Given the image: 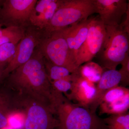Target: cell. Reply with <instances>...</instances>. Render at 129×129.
I'll list each match as a JSON object with an SVG mask.
<instances>
[{
  "mask_svg": "<svg viewBox=\"0 0 129 129\" xmlns=\"http://www.w3.org/2000/svg\"><path fill=\"white\" fill-rule=\"evenodd\" d=\"M8 77L7 88L10 91L6 94L8 96L32 98L46 104L56 113L58 107L65 100L62 93L52 88L39 49L35 51L28 61Z\"/></svg>",
  "mask_w": 129,
  "mask_h": 129,
  "instance_id": "6da1fadb",
  "label": "cell"
},
{
  "mask_svg": "<svg viewBox=\"0 0 129 129\" xmlns=\"http://www.w3.org/2000/svg\"><path fill=\"white\" fill-rule=\"evenodd\" d=\"M106 26V38L96 56L103 68L116 70L129 54V34L120 24Z\"/></svg>",
  "mask_w": 129,
  "mask_h": 129,
  "instance_id": "7a4b0ae2",
  "label": "cell"
},
{
  "mask_svg": "<svg viewBox=\"0 0 129 129\" xmlns=\"http://www.w3.org/2000/svg\"><path fill=\"white\" fill-rule=\"evenodd\" d=\"M11 103L14 109L25 114L24 129H55L59 127L58 120L53 117L56 113L46 104L22 96L13 98Z\"/></svg>",
  "mask_w": 129,
  "mask_h": 129,
  "instance_id": "3957f363",
  "label": "cell"
},
{
  "mask_svg": "<svg viewBox=\"0 0 129 129\" xmlns=\"http://www.w3.org/2000/svg\"><path fill=\"white\" fill-rule=\"evenodd\" d=\"M95 13L94 0H60L59 6L45 31L61 30L87 19Z\"/></svg>",
  "mask_w": 129,
  "mask_h": 129,
  "instance_id": "277c9868",
  "label": "cell"
},
{
  "mask_svg": "<svg viewBox=\"0 0 129 129\" xmlns=\"http://www.w3.org/2000/svg\"><path fill=\"white\" fill-rule=\"evenodd\" d=\"M56 114L58 129H99L106 126L96 112L70 103L68 99L58 107Z\"/></svg>",
  "mask_w": 129,
  "mask_h": 129,
  "instance_id": "5b68a950",
  "label": "cell"
},
{
  "mask_svg": "<svg viewBox=\"0 0 129 129\" xmlns=\"http://www.w3.org/2000/svg\"><path fill=\"white\" fill-rule=\"evenodd\" d=\"M39 46L44 58L53 64L66 68L72 74L78 73L79 68L72 56L62 29L45 32Z\"/></svg>",
  "mask_w": 129,
  "mask_h": 129,
  "instance_id": "8992f818",
  "label": "cell"
},
{
  "mask_svg": "<svg viewBox=\"0 0 129 129\" xmlns=\"http://www.w3.org/2000/svg\"><path fill=\"white\" fill-rule=\"evenodd\" d=\"M106 34V26L99 16L90 18L89 29L85 41L79 50L76 60L78 68L91 61L99 53Z\"/></svg>",
  "mask_w": 129,
  "mask_h": 129,
  "instance_id": "52a82bcc",
  "label": "cell"
},
{
  "mask_svg": "<svg viewBox=\"0 0 129 129\" xmlns=\"http://www.w3.org/2000/svg\"><path fill=\"white\" fill-rule=\"evenodd\" d=\"M37 0H6L2 1L0 16L5 22L12 26L20 27L27 21Z\"/></svg>",
  "mask_w": 129,
  "mask_h": 129,
  "instance_id": "ba28073f",
  "label": "cell"
},
{
  "mask_svg": "<svg viewBox=\"0 0 129 129\" xmlns=\"http://www.w3.org/2000/svg\"><path fill=\"white\" fill-rule=\"evenodd\" d=\"M42 39L40 34L37 31L30 30L25 33L24 37L17 45L14 57L4 70V79L30 59Z\"/></svg>",
  "mask_w": 129,
  "mask_h": 129,
  "instance_id": "9c48e42d",
  "label": "cell"
},
{
  "mask_svg": "<svg viewBox=\"0 0 129 129\" xmlns=\"http://www.w3.org/2000/svg\"><path fill=\"white\" fill-rule=\"evenodd\" d=\"M96 13L106 25H119L129 7L127 0H94Z\"/></svg>",
  "mask_w": 129,
  "mask_h": 129,
  "instance_id": "30bf717a",
  "label": "cell"
},
{
  "mask_svg": "<svg viewBox=\"0 0 129 129\" xmlns=\"http://www.w3.org/2000/svg\"><path fill=\"white\" fill-rule=\"evenodd\" d=\"M70 94H66L68 100L76 102L79 106L89 109L96 96V86L94 83L75 73L72 81Z\"/></svg>",
  "mask_w": 129,
  "mask_h": 129,
  "instance_id": "8fae6325",
  "label": "cell"
},
{
  "mask_svg": "<svg viewBox=\"0 0 129 129\" xmlns=\"http://www.w3.org/2000/svg\"><path fill=\"white\" fill-rule=\"evenodd\" d=\"M122 76L116 70H107L103 72L96 86V93L94 103L89 109L96 112L103 94L108 90L117 86L121 82Z\"/></svg>",
  "mask_w": 129,
  "mask_h": 129,
  "instance_id": "7c38bea8",
  "label": "cell"
},
{
  "mask_svg": "<svg viewBox=\"0 0 129 129\" xmlns=\"http://www.w3.org/2000/svg\"><path fill=\"white\" fill-rule=\"evenodd\" d=\"M90 21V18L73 25V41L74 48L73 56L75 62L79 50L87 37Z\"/></svg>",
  "mask_w": 129,
  "mask_h": 129,
  "instance_id": "4fadbf2b",
  "label": "cell"
},
{
  "mask_svg": "<svg viewBox=\"0 0 129 129\" xmlns=\"http://www.w3.org/2000/svg\"><path fill=\"white\" fill-rule=\"evenodd\" d=\"M99 106L101 114L113 115L125 113L129 108V94L110 103H102Z\"/></svg>",
  "mask_w": 129,
  "mask_h": 129,
  "instance_id": "5bb4252c",
  "label": "cell"
},
{
  "mask_svg": "<svg viewBox=\"0 0 129 129\" xmlns=\"http://www.w3.org/2000/svg\"><path fill=\"white\" fill-rule=\"evenodd\" d=\"M44 60L47 73L50 81L63 79L72 81L74 79L75 74L71 73L67 69L53 64L44 57Z\"/></svg>",
  "mask_w": 129,
  "mask_h": 129,
  "instance_id": "9a60e30c",
  "label": "cell"
},
{
  "mask_svg": "<svg viewBox=\"0 0 129 129\" xmlns=\"http://www.w3.org/2000/svg\"><path fill=\"white\" fill-rule=\"evenodd\" d=\"M103 72L101 65L91 61L80 66L78 69L80 76L94 84L98 83Z\"/></svg>",
  "mask_w": 129,
  "mask_h": 129,
  "instance_id": "2e32d148",
  "label": "cell"
},
{
  "mask_svg": "<svg viewBox=\"0 0 129 129\" xmlns=\"http://www.w3.org/2000/svg\"><path fill=\"white\" fill-rule=\"evenodd\" d=\"M22 28L16 26H9L0 28V45L11 43L18 44L25 35Z\"/></svg>",
  "mask_w": 129,
  "mask_h": 129,
  "instance_id": "e0dca14e",
  "label": "cell"
},
{
  "mask_svg": "<svg viewBox=\"0 0 129 129\" xmlns=\"http://www.w3.org/2000/svg\"><path fill=\"white\" fill-rule=\"evenodd\" d=\"M128 94H129L128 88L122 86H115L104 93L101 99L100 104L102 103H110Z\"/></svg>",
  "mask_w": 129,
  "mask_h": 129,
  "instance_id": "ac0fdd59",
  "label": "cell"
},
{
  "mask_svg": "<svg viewBox=\"0 0 129 129\" xmlns=\"http://www.w3.org/2000/svg\"><path fill=\"white\" fill-rule=\"evenodd\" d=\"M103 120L108 129H116L129 125V112L119 115H111Z\"/></svg>",
  "mask_w": 129,
  "mask_h": 129,
  "instance_id": "d6986e66",
  "label": "cell"
},
{
  "mask_svg": "<svg viewBox=\"0 0 129 129\" xmlns=\"http://www.w3.org/2000/svg\"><path fill=\"white\" fill-rule=\"evenodd\" d=\"M52 1V0L37 1L29 17V22L32 25L37 27L40 19Z\"/></svg>",
  "mask_w": 129,
  "mask_h": 129,
  "instance_id": "ffe728a7",
  "label": "cell"
},
{
  "mask_svg": "<svg viewBox=\"0 0 129 129\" xmlns=\"http://www.w3.org/2000/svg\"><path fill=\"white\" fill-rule=\"evenodd\" d=\"M60 2V0H52L40 19L37 26V27L45 29L57 9Z\"/></svg>",
  "mask_w": 129,
  "mask_h": 129,
  "instance_id": "44dd1931",
  "label": "cell"
},
{
  "mask_svg": "<svg viewBox=\"0 0 129 129\" xmlns=\"http://www.w3.org/2000/svg\"><path fill=\"white\" fill-rule=\"evenodd\" d=\"M8 125L13 129H24L25 114L22 111L14 109L10 111L7 116Z\"/></svg>",
  "mask_w": 129,
  "mask_h": 129,
  "instance_id": "7402d4cb",
  "label": "cell"
},
{
  "mask_svg": "<svg viewBox=\"0 0 129 129\" xmlns=\"http://www.w3.org/2000/svg\"><path fill=\"white\" fill-rule=\"evenodd\" d=\"M17 44L9 43L0 45V63L7 65L12 60Z\"/></svg>",
  "mask_w": 129,
  "mask_h": 129,
  "instance_id": "603a6c76",
  "label": "cell"
},
{
  "mask_svg": "<svg viewBox=\"0 0 129 129\" xmlns=\"http://www.w3.org/2000/svg\"><path fill=\"white\" fill-rule=\"evenodd\" d=\"M52 88L55 90L60 93L67 94L69 91L70 90L72 86L71 81L68 79L58 80L51 81Z\"/></svg>",
  "mask_w": 129,
  "mask_h": 129,
  "instance_id": "cb8c5ba5",
  "label": "cell"
},
{
  "mask_svg": "<svg viewBox=\"0 0 129 129\" xmlns=\"http://www.w3.org/2000/svg\"><path fill=\"white\" fill-rule=\"evenodd\" d=\"M122 68L119 71L122 76V83L123 86L129 84V56L127 55L123 61L121 63Z\"/></svg>",
  "mask_w": 129,
  "mask_h": 129,
  "instance_id": "d4e9b609",
  "label": "cell"
},
{
  "mask_svg": "<svg viewBox=\"0 0 129 129\" xmlns=\"http://www.w3.org/2000/svg\"><path fill=\"white\" fill-rule=\"evenodd\" d=\"M10 109L7 107H0V129L8 125L7 116Z\"/></svg>",
  "mask_w": 129,
  "mask_h": 129,
  "instance_id": "484cf974",
  "label": "cell"
},
{
  "mask_svg": "<svg viewBox=\"0 0 129 129\" xmlns=\"http://www.w3.org/2000/svg\"><path fill=\"white\" fill-rule=\"evenodd\" d=\"M0 107H4L10 109L9 99L6 94L0 92Z\"/></svg>",
  "mask_w": 129,
  "mask_h": 129,
  "instance_id": "4316f807",
  "label": "cell"
},
{
  "mask_svg": "<svg viewBox=\"0 0 129 129\" xmlns=\"http://www.w3.org/2000/svg\"><path fill=\"white\" fill-rule=\"evenodd\" d=\"M125 14L126 16L125 20L123 22L119 24L123 29L124 31L129 34V7L127 9Z\"/></svg>",
  "mask_w": 129,
  "mask_h": 129,
  "instance_id": "83f0119b",
  "label": "cell"
},
{
  "mask_svg": "<svg viewBox=\"0 0 129 129\" xmlns=\"http://www.w3.org/2000/svg\"><path fill=\"white\" fill-rule=\"evenodd\" d=\"M6 67V65H5L2 64L0 63V83L4 79V71L5 68Z\"/></svg>",
  "mask_w": 129,
  "mask_h": 129,
  "instance_id": "f1b7e54d",
  "label": "cell"
},
{
  "mask_svg": "<svg viewBox=\"0 0 129 129\" xmlns=\"http://www.w3.org/2000/svg\"><path fill=\"white\" fill-rule=\"evenodd\" d=\"M116 129H129V125L123 126V127H119V128Z\"/></svg>",
  "mask_w": 129,
  "mask_h": 129,
  "instance_id": "f546056e",
  "label": "cell"
},
{
  "mask_svg": "<svg viewBox=\"0 0 129 129\" xmlns=\"http://www.w3.org/2000/svg\"><path fill=\"white\" fill-rule=\"evenodd\" d=\"M2 129H13L11 127H9V126L8 125L7 127H5V128H3Z\"/></svg>",
  "mask_w": 129,
  "mask_h": 129,
  "instance_id": "4dcf8cb0",
  "label": "cell"
},
{
  "mask_svg": "<svg viewBox=\"0 0 129 129\" xmlns=\"http://www.w3.org/2000/svg\"><path fill=\"white\" fill-rule=\"evenodd\" d=\"M99 129H108L107 127V125L105 126V127H102V128H101Z\"/></svg>",
  "mask_w": 129,
  "mask_h": 129,
  "instance_id": "1f68e13d",
  "label": "cell"
},
{
  "mask_svg": "<svg viewBox=\"0 0 129 129\" xmlns=\"http://www.w3.org/2000/svg\"><path fill=\"white\" fill-rule=\"evenodd\" d=\"M0 28H1V27H0Z\"/></svg>",
  "mask_w": 129,
  "mask_h": 129,
  "instance_id": "d6a6232c",
  "label": "cell"
}]
</instances>
